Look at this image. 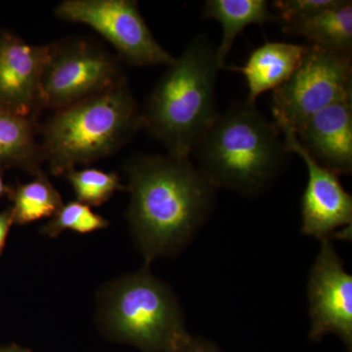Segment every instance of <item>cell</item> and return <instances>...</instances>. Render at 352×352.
Segmentation results:
<instances>
[{
    "label": "cell",
    "instance_id": "cell-1",
    "mask_svg": "<svg viewBox=\"0 0 352 352\" xmlns=\"http://www.w3.org/2000/svg\"><path fill=\"white\" fill-rule=\"evenodd\" d=\"M127 219L146 265L175 256L200 232L215 200V187L190 157L153 155L126 166Z\"/></svg>",
    "mask_w": 352,
    "mask_h": 352
},
{
    "label": "cell",
    "instance_id": "cell-6",
    "mask_svg": "<svg viewBox=\"0 0 352 352\" xmlns=\"http://www.w3.org/2000/svg\"><path fill=\"white\" fill-rule=\"evenodd\" d=\"M41 109L58 111L127 82L122 62L104 46L83 38L46 44Z\"/></svg>",
    "mask_w": 352,
    "mask_h": 352
},
{
    "label": "cell",
    "instance_id": "cell-4",
    "mask_svg": "<svg viewBox=\"0 0 352 352\" xmlns=\"http://www.w3.org/2000/svg\"><path fill=\"white\" fill-rule=\"evenodd\" d=\"M142 127L127 82L55 111L43 126L44 161L60 176L119 151Z\"/></svg>",
    "mask_w": 352,
    "mask_h": 352
},
{
    "label": "cell",
    "instance_id": "cell-15",
    "mask_svg": "<svg viewBox=\"0 0 352 352\" xmlns=\"http://www.w3.org/2000/svg\"><path fill=\"white\" fill-rule=\"evenodd\" d=\"M282 31L292 36H302L309 45L351 54L352 2L340 0L335 6L314 16L283 24Z\"/></svg>",
    "mask_w": 352,
    "mask_h": 352
},
{
    "label": "cell",
    "instance_id": "cell-18",
    "mask_svg": "<svg viewBox=\"0 0 352 352\" xmlns=\"http://www.w3.org/2000/svg\"><path fill=\"white\" fill-rule=\"evenodd\" d=\"M75 192L76 201L88 207H99L112 198L116 191L126 190L115 173L97 168H83L68 171L65 175Z\"/></svg>",
    "mask_w": 352,
    "mask_h": 352
},
{
    "label": "cell",
    "instance_id": "cell-3",
    "mask_svg": "<svg viewBox=\"0 0 352 352\" xmlns=\"http://www.w3.org/2000/svg\"><path fill=\"white\" fill-rule=\"evenodd\" d=\"M281 134L256 104L238 102L219 115L197 146L199 168L217 189L256 195L275 179L289 153Z\"/></svg>",
    "mask_w": 352,
    "mask_h": 352
},
{
    "label": "cell",
    "instance_id": "cell-5",
    "mask_svg": "<svg viewBox=\"0 0 352 352\" xmlns=\"http://www.w3.org/2000/svg\"><path fill=\"white\" fill-rule=\"evenodd\" d=\"M101 312L116 338L145 352H177L191 338L175 294L147 265L109 287Z\"/></svg>",
    "mask_w": 352,
    "mask_h": 352
},
{
    "label": "cell",
    "instance_id": "cell-10",
    "mask_svg": "<svg viewBox=\"0 0 352 352\" xmlns=\"http://www.w3.org/2000/svg\"><path fill=\"white\" fill-rule=\"evenodd\" d=\"M289 153L302 157L307 166L308 182L302 199V233L320 241L333 235L342 239L351 237L352 197L339 176L316 163L303 151L295 133L282 131Z\"/></svg>",
    "mask_w": 352,
    "mask_h": 352
},
{
    "label": "cell",
    "instance_id": "cell-13",
    "mask_svg": "<svg viewBox=\"0 0 352 352\" xmlns=\"http://www.w3.org/2000/svg\"><path fill=\"white\" fill-rule=\"evenodd\" d=\"M307 50V44L270 41L252 51L244 66L233 67L245 76L247 101L256 104L261 94L284 85L300 67Z\"/></svg>",
    "mask_w": 352,
    "mask_h": 352
},
{
    "label": "cell",
    "instance_id": "cell-11",
    "mask_svg": "<svg viewBox=\"0 0 352 352\" xmlns=\"http://www.w3.org/2000/svg\"><path fill=\"white\" fill-rule=\"evenodd\" d=\"M46 54V44L27 43L12 32L0 31V110L38 119Z\"/></svg>",
    "mask_w": 352,
    "mask_h": 352
},
{
    "label": "cell",
    "instance_id": "cell-24",
    "mask_svg": "<svg viewBox=\"0 0 352 352\" xmlns=\"http://www.w3.org/2000/svg\"><path fill=\"white\" fill-rule=\"evenodd\" d=\"M0 352H28L23 351V349H17V347H13V349H1Z\"/></svg>",
    "mask_w": 352,
    "mask_h": 352
},
{
    "label": "cell",
    "instance_id": "cell-20",
    "mask_svg": "<svg viewBox=\"0 0 352 352\" xmlns=\"http://www.w3.org/2000/svg\"><path fill=\"white\" fill-rule=\"evenodd\" d=\"M340 0H277L272 6L283 24L305 19L335 6Z\"/></svg>",
    "mask_w": 352,
    "mask_h": 352
},
{
    "label": "cell",
    "instance_id": "cell-12",
    "mask_svg": "<svg viewBox=\"0 0 352 352\" xmlns=\"http://www.w3.org/2000/svg\"><path fill=\"white\" fill-rule=\"evenodd\" d=\"M303 151L338 176L352 170V96L308 119L295 132Z\"/></svg>",
    "mask_w": 352,
    "mask_h": 352
},
{
    "label": "cell",
    "instance_id": "cell-16",
    "mask_svg": "<svg viewBox=\"0 0 352 352\" xmlns=\"http://www.w3.org/2000/svg\"><path fill=\"white\" fill-rule=\"evenodd\" d=\"M203 15L221 24L222 38L217 47L220 69L226 67L234 41L245 28L278 20L266 0H208L204 6Z\"/></svg>",
    "mask_w": 352,
    "mask_h": 352
},
{
    "label": "cell",
    "instance_id": "cell-22",
    "mask_svg": "<svg viewBox=\"0 0 352 352\" xmlns=\"http://www.w3.org/2000/svg\"><path fill=\"white\" fill-rule=\"evenodd\" d=\"M13 224V215L10 208L0 212V256L6 248L7 237Z\"/></svg>",
    "mask_w": 352,
    "mask_h": 352
},
{
    "label": "cell",
    "instance_id": "cell-21",
    "mask_svg": "<svg viewBox=\"0 0 352 352\" xmlns=\"http://www.w3.org/2000/svg\"><path fill=\"white\" fill-rule=\"evenodd\" d=\"M177 352H220V351L212 342L191 336V338L180 347Z\"/></svg>",
    "mask_w": 352,
    "mask_h": 352
},
{
    "label": "cell",
    "instance_id": "cell-2",
    "mask_svg": "<svg viewBox=\"0 0 352 352\" xmlns=\"http://www.w3.org/2000/svg\"><path fill=\"white\" fill-rule=\"evenodd\" d=\"M217 47L197 36L160 78L144 107L142 127L176 157H190L219 113L215 83Z\"/></svg>",
    "mask_w": 352,
    "mask_h": 352
},
{
    "label": "cell",
    "instance_id": "cell-7",
    "mask_svg": "<svg viewBox=\"0 0 352 352\" xmlns=\"http://www.w3.org/2000/svg\"><path fill=\"white\" fill-rule=\"evenodd\" d=\"M307 45L293 76L273 90L272 113L280 131L295 133L317 113L352 96L351 54Z\"/></svg>",
    "mask_w": 352,
    "mask_h": 352
},
{
    "label": "cell",
    "instance_id": "cell-8",
    "mask_svg": "<svg viewBox=\"0 0 352 352\" xmlns=\"http://www.w3.org/2000/svg\"><path fill=\"white\" fill-rule=\"evenodd\" d=\"M59 19L87 25L112 44L120 61L134 67L170 66L173 57L150 31L134 0H65Z\"/></svg>",
    "mask_w": 352,
    "mask_h": 352
},
{
    "label": "cell",
    "instance_id": "cell-19",
    "mask_svg": "<svg viewBox=\"0 0 352 352\" xmlns=\"http://www.w3.org/2000/svg\"><path fill=\"white\" fill-rule=\"evenodd\" d=\"M109 221L100 214L92 212L91 208L78 201L63 204L41 232L50 238H57L66 230L88 234L107 228Z\"/></svg>",
    "mask_w": 352,
    "mask_h": 352
},
{
    "label": "cell",
    "instance_id": "cell-23",
    "mask_svg": "<svg viewBox=\"0 0 352 352\" xmlns=\"http://www.w3.org/2000/svg\"><path fill=\"white\" fill-rule=\"evenodd\" d=\"M12 187L7 186L6 183L4 182L3 178V168H0V201L3 197L9 196Z\"/></svg>",
    "mask_w": 352,
    "mask_h": 352
},
{
    "label": "cell",
    "instance_id": "cell-14",
    "mask_svg": "<svg viewBox=\"0 0 352 352\" xmlns=\"http://www.w3.org/2000/svg\"><path fill=\"white\" fill-rule=\"evenodd\" d=\"M38 119L0 110V168H18L36 176L43 173V148L36 136Z\"/></svg>",
    "mask_w": 352,
    "mask_h": 352
},
{
    "label": "cell",
    "instance_id": "cell-17",
    "mask_svg": "<svg viewBox=\"0 0 352 352\" xmlns=\"http://www.w3.org/2000/svg\"><path fill=\"white\" fill-rule=\"evenodd\" d=\"M31 182L12 187L9 198L14 223L19 226L32 223L39 219L52 217L63 206L62 197L44 173L34 176Z\"/></svg>",
    "mask_w": 352,
    "mask_h": 352
},
{
    "label": "cell",
    "instance_id": "cell-9",
    "mask_svg": "<svg viewBox=\"0 0 352 352\" xmlns=\"http://www.w3.org/2000/svg\"><path fill=\"white\" fill-rule=\"evenodd\" d=\"M309 338L320 342L328 333L352 351V276L344 270L331 240H322L320 251L308 277Z\"/></svg>",
    "mask_w": 352,
    "mask_h": 352
}]
</instances>
